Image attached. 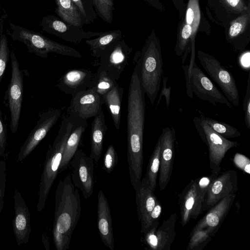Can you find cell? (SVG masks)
Here are the masks:
<instances>
[{
    "label": "cell",
    "mask_w": 250,
    "mask_h": 250,
    "mask_svg": "<svg viewBox=\"0 0 250 250\" xmlns=\"http://www.w3.org/2000/svg\"><path fill=\"white\" fill-rule=\"evenodd\" d=\"M145 93L136 73H132L127 108V160L131 183H141L143 165V136L145 119Z\"/></svg>",
    "instance_id": "6da1fadb"
},
{
    "label": "cell",
    "mask_w": 250,
    "mask_h": 250,
    "mask_svg": "<svg viewBox=\"0 0 250 250\" xmlns=\"http://www.w3.org/2000/svg\"><path fill=\"white\" fill-rule=\"evenodd\" d=\"M81 213L78 189L72 183L70 175L68 174L59 181L55 193L53 238L57 250L69 249Z\"/></svg>",
    "instance_id": "7a4b0ae2"
},
{
    "label": "cell",
    "mask_w": 250,
    "mask_h": 250,
    "mask_svg": "<svg viewBox=\"0 0 250 250\" xmlns=\"http://www.w3.org/2000/svg\"><path fill=\"white\" fill-rule=\"evenodd\" d=\"M132 62L133 71L138 77L141 88L154 106L163 72L160 41L154 30L148 36L141 51L136 52Z\"/></svg>",
    "instance_id": "3957f363"
},
{
    "label": "cell",
    "mask_w": 250,
    "mask_h": 250,
    "mask_svg": "<svg viewBox=\"0 0 250 250\" xmlns=\"http://www.w3.org/2000/svg\"><path fill=\"white\" fill-rule=\"evenodd\" d=\"M72 126L70 117H63L60 128L53 143L47 150L38 192L37 208L41 212L58 173L65 146Z\"/></svg>",
    "instance_id": "277c9868"
},
{
    "label": "cell",
    "mask_w": 250,
    "mask_h": 250,
    "mask_svg": "<svg viewBox=\"0 0 250 250\" xmlns=\"http://www.w3.org/2000/svg\"><path fill=\"white\" fill-rule=\"evenodd\" d=\"M182 67L186 78L187 94L189 98H193L194 93L200 99L208 101L214 106L221 104L232 108L231 104L195 61H190L189 64Z\"/></svg>",
    "instance_id": "5b68a950"
},
{
    "label": "cell",
    "mask_w": 250,
    "mask_h": 250,
    "mask_svg": "<svg viewBox=\"0 0 250 250\" xmlns=\"http://www.w3.org/2000/svg\"><path fill=\"white\" fill-rule=\"evenodd\" d=\"M14 40L23 43L28 52L43 58H46L49 53L80 58L81 53L70 46L54 42L46 37L21 27L11 25Z\"/></svg>",
    "instance_id": "8992f818"
},
{
    "label": "cell",
    "mask_w": 250,
    "mask_h": 250,
    "mask_svg": "<svg viewBox=\"0 0 250 250\" xmlns=\"http://www.w3.org/2000/svg\"><path fill=\"white\" fill-rule=\"evenodd\" d=\"M195 127L203 142L208 148L209 167L213 173H220L221 164L226 154L238 144L223 137L213 130L206 122L203 115L193 120Z\"/></svg>",
    "instance_id": "52a82bcc"
},
{
    "label": "cell",
    "mask_w": 250,
    "mask_h": 250,
    "mask_svg": "<svg viewBox=\"0 0 250 250\" xmlns=\"http://www.w3.org/2000/svg\"><path fill=\"white\" fill-rule=\"evenodd\" d=\"M197 53L201 66L209 77L218 84L229 102L238 107L239 94L232 74L212 55L201 50Z\"/></svg>",
    "instance_id": "ba28073f"
},
{
    "label": "cell",
    "mask_w": 250,
    "mask_h": 250,
    "mask_svg": "<svg viewBox=\"0 0 250 250\" xmlns=\"http://www.w3.org/2000/svg\"><path fill=\"white\" fill-rule=\"evenodd\" d=\"M11 76L6 91L8 106L10 112V128L15 134L18 128L23 96V75L16 55L13 51L10 55Z\"/></svg>",
    "instance_id": "9c48e42d"
},
{
    "label": "cell",
    "mask_w": 250,
    "mask_h": 250,
    "mask_svg": "<svg viewBox=\"0 0 250 250\" xmlns=\"http://www.w3.org/2000/svg\"><path fill=\"white\" fill-rule=\"evenodd\" d=\"M70 162L73 168L70 175L72 183L88 199L93 194L95 184L94 160L82 150L77 149Z\"/></svg>",
    "instance_id": "30bf717a"
},
{
    "label": "cell",
    "mask_w": 250,
    "mask_h": 250,
    "mask_svg": "<svg viewBox=\"0 0 250 250\" xmlns=\"http://www.w3.org/2000/svg\"><path fill=\"white\" fill-rule=\"evenodd\" d=\"M132 48L122 38L108 47L100 58L98 70L105 71L118 81L128 64Z\"/></svg>",
    "instance_id": "8fae6325"
},
{
    "label": "cell",
    "mask_w": 250,
    "mask_h": 250,
    "mask_svg": "<svg viewBox=\"0 0 250 250\" xmlns=\"http://www.w3.org/2000/svg\"><path fill=\"white\" fill-rule=\"evenodd\" d=\"M61 114L60 109L53 108L39 115L36 125L20 147L17 162L22 161L35 149L57 123Z\"/></svg>",
    "instance_id": "7c38bea8"
},
{
    "label": "cell",
    "mask_w": 250,
    "mask_h": 250,
    "mask_svg": "<svg viewBox=\"0 0 250 250\" xmlns=\"http://www.w3.org/2000/svg\"><path fill=\"white\" fill-rule=\"evenodd\" d=\"M41 25L43 30L63 40L80 44L83 40L97 37L103 32L85 31L82 27L67 23L52 15L43 18Z\"/></svg>",
    "instance_id": "4fadbf2b"
},
{
    "label": "cell",
    "mask_w": 250,
    "mask_h": 250,
    "mask_svg": "<svg viewBox=\"0 0 250 250\" xmlns=\"http://www.w3.org/2000/svg\"><path fill=\"white\" fill-rule=\"evenodd\" d=\"M238 189V176L229 170L219 174L212 181L206 194L202 210L212 207L223 198L235 195Z\"/></svg>",
    "instance_id": "5bb4252c"
},
{
    "label": "cell",
    "mask_w": 250,
    "mask_h": 250,
    "mask_svg": "<svg viewBox=\"0 0 250 250\" xmlns=\"http://www.w3.org/2000/svg\"><path fill=\"white\" fill-rule=\"evenodd\" d=\"M225 36L234 51L245 50L250 42V6L229 22L225 28Z\"/></svg>",
    "instance_id": "9a60e30c"
},
{
    "label": "cell",
    "mask_w": 250,
    "mask_h": 250,
    "mask_svg": "<svg viewBox=\"0 0 250 250\" xmlns=\"http://www.w3.org/2000/svg\"><path fill=\"white\" fill-rule=\"evenodd\" d=\"M161 152L159 185L161 190L164 189L170 181L172 173L175 131L173 127L163 128L160 136Z\"/></svg>",
    "instance_id": "2e32d148"
},
{
    "label": "cell",
    "mask_w": 250,
    "mask_h": 250,
    "mask_svg": "<svg viewBox=\"0 0 250 250\" xmlns=\"http://www.w3.org/2000/svg\"><path fill=\"white\" fill-rule=\"evenodd\" d=\"M204 200L197 188L196 179L191 180L179 196L182 227L188 224L191 219L197 218L202 211Z\"/></svg>",
    "instance_id": "e0dca14e"
},
{
    "label": "cell",
    "mask_w": 250,
    "mask_h": 250,
    "mask_svg": "<svg viewBox=\"0 0 250 250\" xmlns=\"http://www.w3.org/2000/svg\"><path fill=\"white\" fill-rule=\"evenodd\" d=\"M104 100L93 88H88L72 97L69 113H73L87 120L102 110Z\"/></svg>",
    "instance_id": "ac0fdd59"
},
{
    "label": "cell",
    "mask_w": 250,
    "mask_h": 250,
    "mask_svg": "<svg viewBox=\"0 0 250 250\" xmlns=\"http://www.w3.org/2000/svg\"><path fill=\"white\" fill-rule=\"evenodd\" d=\"M177 215L171 214L158 228L155 225L145 234V241L152 250H169L176 237L175 226Z\"/></svg>",
    "instance_id": "d6986e66"
},
{
    "label": "cell",
    "mask_w": 250,
    "mask_h": 250,
    "mask_svg": "<svg viewBox=\"0 0 250 250\" xmlns=\"http://www.w3.org/2000/svg\"><path fill=\"white\" fill-rule=\"evenodd\" d=\"M15 215L12 226L17 244L28 242L31 232L30 213L21 193L17 189L14 193Z\"/></svg>",
    "instance_id": "ffe728a7"
},
{
    "label": "cell",
    "mask_w": 250,
    "mask_h": 250,
    "mask_svg": "<svg viewBox=\"0 0 250 250\" xmlns=\"http://www.w3.org/2000/svg\"><path fill=\"white\" fill-rule=\"evenodd\" d=\"M235 198V195H229L212 206L194 226L190 235L203 229H209L215 234L230 209Z\"/></svg>",
    "instance_id": "44dd1931"
},
{
    "label": "cell",
    "mask_w": 250,
    "mask_h": 250,
    "mask_svg": "<svg viewBox=\"0 0 250 250\" xmlns=\"http://www.w3.org/2000/svg\"><path fill=\"white\" fill-rule=\"evenodd\" d=\"M93 75V73L89 69H71L59 79L57 87L65 94L73 97L88 88Z\"/></svg>",
    "instance_id": "7402d4cb"
},
{
    "label": "cell",
    "mask_w": 250,
    "mask_h": 250,
    "mask_svg": "<svg viewBox=\"0 0 250 250\" xmlns=\"http://www.w3.org/2000/svg\"><path fill=\"white\" fill-rule=\"evenodd\" d=\"M97 224L103 243L110 250L114 248L112 217L108 203L104 192L98 194Z\"/></svg>",
    "instance_id": "603a6c76"
},
{
    "label": "cell",
    "mask_w": 250,
    "mask_h": 250,
    "mask_svg": "<svg viewBox=\"0 0 250 250\" xmlns=\"http://www.w3.org/2000/svg\"><path fill=\"white\" fill-rule=\"evenodd\" d=\"M69 116L72 120V126L65 146L59 173L67 167L78 149L82 136L87 126V120L73 113H69Z\"/></svg>",
    "instance_id": "cb8c5ba5"
},
{
    "label": "cell",
    "mask_w": 250,
    "mask_h": 250,
    "mask_svg": "<svg viewBox=\"0 0 250 250\" xmlns=\"http://www.w3.org/2000/svg\"><path fill=\"white\" fill-rule=\"evenodd\" d=\"M135 193L137 214L142 228L158 199L151 190L146 176L142 179L140 186L135 190Z\"/></svg>",
    "instance_id": "d4e9b609"
},
{
    "label": "cell",
    "mask_w": 250,
    "mask_h": 250,
    "mask_svg": "<svg viewBox=\"0 0 250 250\" xmlns=\"http://www.w3.org/2000/svg\"><path fill=\"white\" fill-rule=\"evenodd\" d=\"M107 130L102 109L94 117L91 126V152L90 157L98 162L101 156L104 137Z\"/></svg>",
    "instance_id": "484cf974"
},
{
    "label": "cell",
    "mask_w": 250,
    "mask_h": 250,
    "mask_svg": "<svg viewBox=\"0 0 250 250\" xmlns=\"http://www.w3.org/2000/svg\"><path fill=\"white\" fill-rule=\"evenodd\" d=\"M199 0H188L187 4L183 16L181 18L190 25L192 29V34L190 38L191 44V60H195V38L198 30H200V26L207 25L208 21L202 22L204 20V17L202 18L200 10Z\"/></svg>",
    "instance_id": "4316f807"
},
{
    "label": "cell",
    "mask_w": 250,
    "mask_h": 250,
    "mask_svg": "<svg viewBox=\"0 0 250 250\" xmlns=\"http://www.w3.org/2000/svg\"><path fill=\"white\" fill-rule=\"evenodd\" d=\"M54 0L56 4V13L64 22L81 27L89 23L72 0Z\"/></svg>",
    "instance_id": "83f0119b"
},
{
    "label": "cell",
    "mask_w": 250,
    "mask_h": 250,
    "mask_svg": "<svg viewBox=\"0 0 250 250\" xmlns=\"http://www.w3.org/2000/svg\"><path fill=\"white\" fill-rule=\"evenodd\" d=\"M122 38V31L117 29L103 32L95 38L86 40L85 42L89 46L91 55L100 58L108 47Z\"/></svg>",
    "instance_id": "f1b7e54d"
},
{
    "label": "cell",
    "mask_w": 250,
    "mask_h": 250,
    "mask_svg": "<svg viewBox=\"0 0 250 250\" xmlns=\"http://www.w3.org/2000/svg\"><path fill=\"white\" fill-rule=\"evenodd\" d=\"M124 89L118 85L114 87L104 98V104L106 105L113 120L114 126L119 131L121 124V109Z\"/></svg>",
    "instance_id": "f546056e"
},
{
    "label": "cell",
    "mask_w": 250,
    "mask_h": 250,
    "mask_svg": "<svg viewBox=\"0 0 250 250\" xmlns=\"http://www.w3.org/2000/svg\"><path fill=\"white\" fill-rule=\"evenodd\" d=\"M206 10L209 19L224 28L238 16L228 11L218 0H208Z\"/></svg>",
    "instance_id": "4dcf8cb0"
},
{
    "label": "cell",
    "mask_w": 250,
    "mask_h": 250,
    "mask_svg": "<svg viewBox=\"0 0 250 250\" xmlns=\"http://www.w3.org/2000/svg\"><path fill=\"white\" fill-rule=\"evenodd\" d=\"M118 85L117 81L105 71L97 70L88 88H94L104 100L105 95Z\"/></svg>",
    "instance_id": "1f68e13d"
},
{
    "label": "cell",
    "mask_w": 250,
    "mask_h": 250,
    "mask_svg": "<svg viewBox=\"0 0 250 250\" xmlns=\"http://www.w3.org/2000/svg\"><path fill=\"white\" fill-rule=\"evenodd\" d=\"M191 34L192 29L190 25L186 23L182 18H180L174 48L175 54L178 57H182L184 52L189 53L191 51Z\"/></svg>",
    "instance_id": "d6a6232c"
},
{
    "label": "cell",
    "mask_w": 250,
    "mask_h": 250,
    "mask_svg": "<svg viewBox=\"0 0 250 250\" xmlns=\"http://www.w3.org/2000/svg\"><path fill=\"white\" fill-rule=\"evenodd\" d=\"M160 152L161 139L159 137L149 159L146 175L150 187L153 192L156 188L157 177L159 171Z\"/></svg>",
    "instance_id": "836d02e7"
},
{
    "label": "cell",
    "mask_w": 250,
    "mask_h": 250,
    "mask_svg": "<svg viewBox=\"0 0 250 250\" xmlns=\"http://www.w3.org/2000/svg\"><path fill=\"white\" fill-rule=\"evenodd\" d=\"M203 118L213 130L226 139L241 136V133L231 125L204 116Z\"/></svg>",
    "instance_id": "e575fe53"
},
{
    "label": "cell",
    "mask_w": 250,
    "mask_h": 250,
    "mask_svg": "<svg viewBox=\"0 0 250 250\" xmlns=\"http://www.w3.org/2000/svg\"><path fill=\"white\" fill-rule=\"evenodd\" d=\"M97 15L104 21L111 23L114 10L113 0H98L94 8Z\"/></svg>",
    "instance_id": "d590c367"
},
{
    "label": "cell",
    "mask_w": 250,
    "mask_h": 250,
    "mask_svg": "<svg viewBox=\"0 0 250 250\" xmlns=\"http://www.w3.org/2000/svg\"><path fill=\"white\" fill-rule=\"evenodd\" d=\"M214 234L210 230L203 229L197 231L190 235V239L187 250H195L204 243H207Z\"/></svg>",
    "instance_id": "8d00e7d4"
},
{
    "label": "cell",
    "mask_w": 250,
    "mask_h": 250,
    "mask_svg": "<svg viewBox=\"0 0 250 250\" xmlns=\"http://www.w3.org/2000/svg\"><path fill=\"white\" fill-rule=\"evenodd\" d=\"M229 12L238 15L250 6V0H218Z\"/></svg>",
    "instance_id": "74e56055"
},
{
    "label": "cell",
    "mask_w": 250,
    "mask_h": 250,
    "mask_svg": "<svg viewBox=\"0 0 250 250\" xmlns=\"http://www.w3.org/2000/svg\"><path fill=\"white\" fill-rule=\"evenodd\" d=\"M10 55L7 38L5 34H2L0 37V83L4 74Z\"/></svg>",
    "instance_id": "f35d334b"
},
{
    "label": "cell",
    "mask_w": 250,
    "mask_h": 250,
    "mask_svg": "<svg viewBox=\"0 0 250 250\" xmlns=\"http://www.w3.org/2000/svg\"><path fill=\"white\" fill-rule=\"evenodd\" d=\"M77 6L81 13L90 23L96 18V12L93 9V0H72Z\"/></svg>",
    "instance_id": "ab89813d"
},
{
    "label": "cell",
    "mask_w": 250,
    "mask_h": 250,
    "mask_svg": "<svg viewBox=\"0 0 250 250\" xmlns=\"http://www.w3.org/2000/svg\"><path fill=\"white\" fill-rule=\"evenodd\" d=\"M161 212L162 206L161 202L157 200L155 207L149 214L144 227L141 228V231L142 233L145 234L154 226L158 225Z\"/></svg>",
    "instance_id": "60d3db41"
},
{
    "label": "cell",
    "mask_w": 250,
    "mask_h": 250,
    "mask_svg": "<svg viewBox=\"0 0 250 250\" xmlns=\"http://www.w3.org/2000/svg\"><path fill=\"white\" fill-rule=\"evenodd\" d=\"M118 161L117 153L114 146L110 145L104 154L103 161V169L108 173H110L116 166Z\"/></svg>",
    "instance_id": "b9f144b4"
},
{
    "label": "cell",
    "mask_w": 250,
    "mask_h": 250,
    "mask_svg": "<svg viewBox=\"0 0 250 250\" xmlns=\"http://www.w3.org/2000/svg\"><path fill=\"white\" fill-rule=\"evenodd\" d=\"M219 174V173L211 172V174L208 176L196 179L197 188L202 197L204 199L210 185Z\"/></svg>",
    "instance_id": "7bdbcfd3"
},
{
    "label": "cell",
    "mask_w": 250,
    "mask_h": 250,
    "mask_svg": "<svg viewBox=\"0 0 250 250\" xmlns=\"http://www.w3.org/2000/svg\"><path fill=\"white\" fill-rule=\"evenodd\" d=\"M243 106L245 114V124L250 129V72H249L246 92L244 98Z\"/></svg>",
    "instance_id": "ee69618b"
},
{
    "label": "cell",
    "mask_w": 250,
    "mask_h": 250,
    "mask_svg": "<svg viewBox=\"0 0 250 250\" xmlns=\"http://www.w3.org/2000/svg\"><path fill=\"white\" fill-rule=\"evenodd\" d=\"M6 182V163L0 161V213L4 207V198Z\"/></svg>",
    "instance_id": "f6af8a7d"
},
{
    "label": "cell",
    "mask_w": 250,
    "mask_h": 250,
    "mask_svg": "<svg viewBox=\"0 0 250 250\" xmlns=\"http://www.w3.org/2000/svg\"><path fill=\"white\" fill-rule=\"evenodd\" d=\"M233 162L235 165L243 172L250 174V161L246 156L237 153L233 158Z\"/></svg>",
    "instance_id": "bcb514c9"
},
{
    "label": "cell",
    "mask_w": 250,
    "mask_h": 250,
    "mask_svg": "<svg viewBox=\"0 0 250 250\" xmlns=\"http://www.w3.org/2000/svg\"><path fill=\"white\" fill-rule=\"evenodd\" d=\"M7 143V127L0 109V156L4 155Z\"/></svg>",
    "instance_id": "7dc6e473"
},
{
    "label": "cell",
    "mask_w": 250,
    "mask_h": 250,
    "mask_svg": "<svg viewBox=\"0 0 250 250\" xmlns=\"http://www.w3.org/2000/svg\"><path fill=\"white\" fill-rule=\"evenodd\" d=\"M163 87L160 92V94L156 103V108H157L159 104L160 103L161 100L163 96H164L166 99V105L167 109H168L170 100V93H171V86H169L168 87L167 86V76H162Z\"/></svg>",
    "instance_id": "c3c4849f"
},
{
    "label": "cell",
    "mask_w": 250,
    "mask_h": 250,
    "mask_svg": "<svg viewBox=\"0 0 250 250\" xmlns=\"http://www.w3.org/2000/svg\"><path fill=\"white\" fill-rule=\"evenodd\" d=\"M239 62L243 69H248L250 72V51L245 52L242 54Z\"/></svg>",
    "instance_id": "681fc988"
},
{
    "label": "cell",
    "mask_w": 250,
    "mask_h": 250,
    "mask_svg": "<svg viewBox=\"0 0 250 250\" xmlns=\"http://www.w3.org/2000/svg\"><path fill=\"white\" fill-rule=\"evenodd\" d=\"M173 4L179 13L180 19L183 16L186 7L184 0H172Z\"/></svg>",
    "instance_id": "f907efd6"
},
{
    "label": "cell",
    "mask_w": 250,
    "mask_h": 250,
    "mask_svg": "<svg viewBox=\"0 0 250 250\" xmlns=\"http://www.w3.org/2000/svg\"><path fill=\"white\" fill-rule=\"evenodd\" d=\"M147 4L154 7V8L162 12H165V7L162 4L160 0H144Z\"/></svg>",
    "instance_id": "816d5d0a"
}]
</instances>
